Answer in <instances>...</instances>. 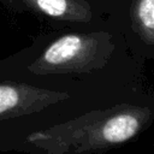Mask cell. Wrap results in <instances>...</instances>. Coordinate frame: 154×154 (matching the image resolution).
Here are the masks:
<instances>
[{"label":"cell","mask_w":154,"mask_h":154,"mask_svg":"<svg viewBox=\"0 0 154 154\" xmlns=\"http://www.w3.org/2000/svg\"><path fill=\"white\" fill-rule=\"evenodd\" d=\"M8 10L26 13L52 29L85 28L105 20L101 0H0Z\"/></svg>","instance_id":"cell-5"},{"label":"cell","mask_w":154,"mask_h":154,"mask_svg":"<svg viewBox=\"0 0 154 154\" xmlns=\"http://www.w3.org/2000/svg\"><path fill=\"white\" fill-rule=\"evenodd\" d=\"M103 14L142 64L154 60V0H101Z\"/></svg>","instance_id":"cell-4"},{"label":"cell","mask_w":154,"mask_h":154,"mask_svg":"<svg viewBox=\"0 0 154 154\" xmlns=\"http://www.w3.org/2000/svg\"><path fill=\"white\" fill-rule=\"evenodd\" d=\"M143 64L106 19L85 28L52 29L0 60V76L43 84L135 87Z\"/></svg>","instance_id":"cell-1"},{"label":"cell","mask_w":154,"mask_h":154,"mask_svg":"<svg viewBox=\"0 0 154 154\" xmlns=\"http://www.w3.org/2000/svg\"><path fill=\"white\" fill-rule=\"evenodd\" d=\"M154 123V94L140 87L106 106L28 136L26 154H102L137 140Z\"/></svg>","instance_id":"cell-3"},{"label":"cell","mask_w":154,"mask_h":154,"mask_svg":"<svg viewBox=\"0 0 154 154\" xmlns=\"http://www.w3.org/2000/svg\"><path fill=\"white\" fill-rule=\"evenodd\" d=\"M135 87L43 84L0 76V150H18L41 130L112 103Z\"/></svg>","instance_id":"cell-2"}]
</instances>
